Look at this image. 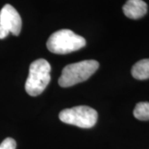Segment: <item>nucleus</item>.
Returning <instances> with one entry per match:
<instances>
[{
	"label": "nucleus",
	"mask_w": 149,
	"mask_h": 149,
	"mask_svg": "<svg viewBox=\"0 0 149 149\" xmlns=\"http://www.w3.org/2000/svg\"><path fill=\"white\" fill-rule=\"evenodd\" d=\"M100 64L95 60H85L65 65L62 70L58 84L61 87H70L88 80L95 74Z\"/></svg>",
	"instance_id": "f257e3e1"
},
{
	"label": "nucleus",
	"mask_w": 149,
	"mask_h": 149,
	"mask_svg": "<svg viewBox=\"0 0 149 149\" xmlns=\"http://www.w3.org/2000/svg\"><path fill=\"white\" fill-rule=\"evenodd\" d=\"M86 44L83 37L75 34L69 29H61L55 32L48 38L47 49L55 54H68L76 52Z\"/></svg>",
	"instance_id": "f03ea898"
},
{
	"label": "nucleus",
	"mask_w": 149,
	"mask_h": 149,
	"mask_svg": "<svg viewBox=\"0 0 149 149\" xmlns=\"http://www.w3.org/2000/svg\"><path fill=\"white\" fill-rule=\"evenodd\" d=\"M51 65L45 59H37L30 65L25 90L31 96L41 95L51 80Z\"/></svg>",
	"instance_id": "7ed1b4c3"
},
{
	"label": "nucleus",
	"mask_w": 149,
	"mask_h": 149,
	"mask_svg": "<svg viewBox=\"0 0 149 149\" xmlns=\"http://www.w3.org/2000/svg\"><path fill=\"white\" fill-rule=\"evenodd\" d=\"M61 122L81 128H91L96 124L98 113L89 106L80 105L65 109L59 113Z\"/></svg>",
	"instance_id": "20e7f679"
},
{
	"label": "nucleus",
	"mask_w": 149,
	"mask_h": 149,
	"mask_svg": "<svg viewBox=\"0 0 149 149\" xmlns=\"http://www.w3.org/2000/svg\"><path fill=\"white\" fill-rule=\"evenodd\" d=\"M0 26L14 36H18L22 29V19L18 12L10 4H6L0 11Z\"/></svg>",
	"instance_id": "39448f33"
},
{
	"label": "nucleus",
	"mask_w": 149,
	"mask_h": 149,
	"mask_svg": "<svg viewBox=\"0 0 149 149\" xmlns=\"http://www.w3.org/2000/svg\"><path fill=\"white\" fill-rule=\"evenodd\" d=\"M123 12L127 17L136 20L146 15L148 5L143 0H127L123 6Z\"/></svg>",
	"instance_id": "423d86ee"
},
{
	"label": "nucleus",
	"mask_w": 149,
	"mask_h": 149,
	"mask_svg": "<svg viewBox=\"0 0 149 149\" xmlns=\"http://www.w3.org/2000/svg\"><path fill=\"white\" fill-rule=\"evenodd\" d=\"M131 73L136 80H143L149 79V59L140 60L133 65Z\"/></svg>",
	"instance_id": "0eeeda50"
},
{
	"label": "nucleus",
	"mask_w": 149,
	"mask_h": 149,
	"mask_svg": "<svg viewBox=\"0 0 149 149\" xmlns=\"http://www.w3.org/2000/svg\"><path fill=\"white\" fill-rule=\"evenodd\" d=\"M133 116L142 121L149 120V102L138 103L133 110Z\"/></svg>",
	"instance_id": "6e6552de"
},
{
	"label": "nucleus",
	"mask_w": 149,
	"mask_h": 149,
	"mask_svg": "<svg viewBox=\"0 0 149 149\" xmlns=\"http://www.w3.org/2000/svg\"><path fill=\"white\" fill-rule=\"evenodd\" d=\"M16 141L12 138H7L0 144V149H16Z\"/></svg>",
	"instance_id": "1a4fd4ad"
},
{
	"label": "nucleus",
	"mask_w": 149,
	"mask_h": 149,
	"mask_svg": "<svg viewBox=\"0 0 149 149\" xmlns=\"http://www.w3.org/2000/svg\"><path fill=\"white\" fill-rule=\"evenodd\" d=\"M10 32H8V30H6L5 28L2 27L0 26V39H4L6 37L8 36Z\"/></svg>",
	"instance_id": "9d476101"
}]
</instances>
